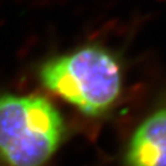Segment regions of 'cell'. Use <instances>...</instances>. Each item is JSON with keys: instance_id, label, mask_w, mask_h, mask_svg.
I'll list each match as a JSON object with an SVG mask.
<instances>
[{"instance_id": "6da1fadb", "label": "cell", "mask_w": 166, "mask_h": 166, "mask_svg": "<svg viewBox=\"0 0 166 166\" xmlns=\"http://www.w3.org/2000/svg\"><path fill=\"white\" fill-rule=\"evenodd\" d=\"M38 77L49 91L90 117L105 113L121 91L120 62L98 45L46 60L38 69Z\"/></svg>"}, {"instance_id": "7a4b0ae2", "label": "cell", "mask_w": 166, "mask_h": 166, "mask_svg": "<svg viewBox=\"0 0 166 166\" xmlns=\"http://www.w3.org/2000/svg\"><path fill=\"white\" fill-rule=\"evenodd\" d=\"M64 134V119L49 99L36 95H0L1 166H44Z\"/></svg>"}, {"instance_id": "3957f363", "label": "cell", "mask_w": 166, "mask_h": 166, "mask_svg": "<svg viewBox=\"0 0 166 166\" xmlns=\"http://www.w3.org/2000/svg\"><path fill=\"white\" fill-rule=\"evenodd\" d=\"M126 166H166V107L151 113L134 132Z\"/></svg>"}]
</instances>
